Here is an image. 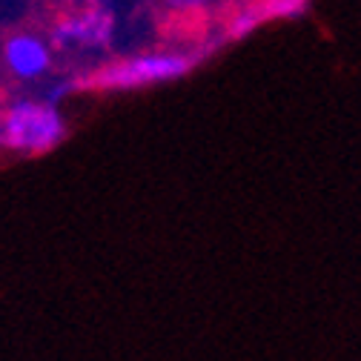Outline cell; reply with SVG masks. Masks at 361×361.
I'll return each instance as SVG.
<instances>
[{
	"label": "cell",
	"instance_id": "6da1fadb",
	"mask_svg": "<svg viewBox=\"0 0 361 361\" xmlns=\"http://www.w3.org/2000/svg\"><path fill=\"white\" fill-rule=\"evenodd\" d=\"M66 135V123L52 104L20 98L0 115V144L15 152L40 155L58 147Z\"/></svg>",
	"mask_w": 361,
	"mask_h": 361
},
{
	"label": "cell",
	"instance_id": "7a4b0ae2",
	"mask_svg": "<svg viewBox=\"0 0 361 361\" xmlns=\"http://www.w3.org/2000/svg\"><path fill=\"white\" fill-rule=\"evenodd\" d=\"M190 66H192V58L187 55H138L101 69L98 75H92L89 83L95 89H138L147 83L172 80L178 75H184Z\"/></svg>",
	"mask_w": 361,
	"mask_h": 361
},
{
	"label": "cell",
	"instance_id": "3957f363",
	"mask_svg": "<svg viewBox=\"0 0 361 361\" xmlns=\"http://www.w3.org/2000/svg\"><path fill=\"white\" fill-rule=\"evenodd\" d=\"M115 32V18L104 6H92L86 15L61 20L52 29L55 47H106Z\"/></svg>",
	"mask_w": 361,
	"mask_h": 361
},
{
	"label": "cell",
	"instance_id": "277c9868",
	"mask_svg": "<svg viewBox=\"0 0 361 361\" xmlns=\"http://www.w3.org/2000/svg\"><path fill=\"white\" fill-rule=\"evenodd\" d=\"M4 61L9 72L20 80H35L49 69L52 55H49V43L40 40L37 35H12L4 43Z\"/></svg>",
	"mask_w": 361,
	"mask_h": 361
},
{
	"label": "cell",
	"instance_id": "5b68a950",
	"mask_svg": "<svg viewBox=\"0 0 361 361\" xmlns=\"http://www.w3.org/2000/svg\"><path fill=\"white\" fill-rule=\"evenodd\" d=\"M304 6V0H267V4L258 9L261 18H284V15H293Z\"/></svg>",
	"mask_w": 361,
	"mask_h": 361
},
{
	"label": "cell",
	"instance_id": "8992f818",
	"mask_svg": "<svg viewBox=\"0 0 361 361\" xmlns=\"http://www.w3.org/2000/svg\"><path fill=\"white\" fill-rule=\"evenodd\" d=\"M175 6H192V4H201V0H172Z\"/></svg>",
	"mask_w": 361,
	"mask_h": 361
}]
</instances>
